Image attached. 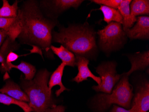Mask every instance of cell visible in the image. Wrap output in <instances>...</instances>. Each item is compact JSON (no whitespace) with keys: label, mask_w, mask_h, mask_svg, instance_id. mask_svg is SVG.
Here are the masks:
<instances>
[{"label":"cell","mask_w":149,"mask_h":112,"mask_svg":"<svg viewBox=\"0 0 149 112\" xmlns=\"http://www.w3.org/2000/svg\"><path fill=\"white\" fill-rule=\"evenodd\" d=\"M18 36L22 42L39 48L46 52L50 50L52 30L57 22L46 18L36 1L24 2L17 12Z\"/></svg>","instance_id":"cell-1"},{"label":"cell","mask_w":149,"mask_h":112,"mask_svg":"<svg viewBox=\"0 0 149 112\" xmlns=\"http://www.w3.org/2000/svg\"><path fill=\"white\" fill-rule=\"evenodd\" d=\"M52 36V41L61 44L76 56L87 58L97 52L95 32L87 23L80 26L61 27Z\"/></svg>","instance_id":"cell-2"},{"label":"cell","mask_w":149,"mask_h":112,"mask_svg":"<svg viewBox=\"0 0 149 112\" xmlns=\"http://www.w3.org/2000/svg\"><path fill=\"white\" fill-rule=\"evenodd\" d=\"M50 75L47 70H42L32 80L22 81L21 86L29 97V106L33 112H44L55 105L48 88Z\"/></svg>","instance_id":"cell-3"},{"label":"cell","mask_w":149,"mask_h":112,"mask_svg":"<svg viewBox=\"0 0 149 112\" xmlns=\"http://www.w3.org/2000/svg\"><path fill=\"white\" fill-rule=\"evenodd\" d=\"M134 96L133 87L129 82L128 76L123 74L110 94L101 93L96 96L93 100L94 106L100 112L108 109L112 104L130 109Z\"/></svg>","instance_id":"cell-4"},{"label":"cell","mask_w":149,"mask_h":112,"mask_svg":"<svg viewBox=\"0 0 149 112\" xmlns=\"http://www.w3.org/2000/svg\"><path fill=\"white\" fill-rule=\"evenodd\" d=\"M97 34L100 47L107 53L121 47L127 37L121 24L113 22L108 24L103 29L98 30Z\"/></svg>","instance_id":"cell-5"},{"label":"cell","mask_w":149,"mask_h":112,"mask_svg":"<svg viewBox=\"0 0 149 112\" xmlns=\"http://www.w3.org/2000/svg\"><path fill=\"white\" fill-rule=\"evenodd\" d=\"M116 66L115 62L108 61L101 64L96 68V72L100 76L101 82L99 85L93 86V90L106 94L111 93L122 76L117 74Z\"/></svg>","instance_id":"cell-6"},{"label":"cell","mask_w":149,"mask_h":112,"mask_svg":"<svg viewBox=\"0 0 149 112\" xmlns=\"http://www.w3.org/2000/svg\"><path fill=\"white\" fill-rule=\"evenodd\" d=\"M136 22L134 26L124 31L126 36L131 39H149V17H138Z\"/></svg>","instance_id":"cell-7"},{"label":"cell","mask_w":149,"mask_h":112,"mask_svg":"<svg viewBox=\"0 0 149 112\" xmlns=\"http://www.w3.org/2000/svg\"><path fill=\"white\" fill-rule=\"evenodd\" d=\"M131 107L134 112H147L149 109V82H143L134 95Z\"/></svg>","instance_id":"cell-8"},{"label":"cell","mask_w":149,"mask_h":112,"mask_svg":"<svg viewBox=\"0 0 149 112\" xmlns=\"http://www.w3.org/2000/svg\"><path fill=\"white\" fill-rule=\"evenodd\" d=\"M76 66H77L78 73L77 75L72 81L77 83L87 80L88 78H91L96 82L98 85L101 82V79L99 77L96 76L91 72L88 65L89 60L87 58L80 56H76Z\"/></svg>","instance_id":"cell-9"},{"label":"cell","mask_w":149,"mask_h":112,"mask_svg":"<svg viewBox=\"0 0 149 112\" xmlns=\"http://www.w3.org/2000/svg\"><path fill=\"white\" fill-rule=\"evenodd\" d=\"M0 93L6 94L21 101L26 103L30 102L26 94L17 83L10 80L7 81L6 85L0 89Z\"/></svg>","instance_id":"cell-10"},{"label":"cell","mask_w":149,"mask_h":112,"mask_svg":"<svg viewBox=\"0 0 149 112\" xmlns=\"http://www.w3.org/2000/svg\"><path fill=\"white\" fill-rule=\"evenodd\" d=\"M129 58L131 62V69L127 73H124L128 76L134 71L145 70L149 66V51H145L143 53L139 52L129 56Z\"/></svg>","instance_id":"cell-11"},{"label":"cell","mask_w":149,"mask_h":112,"mask_svg":"<svg viewBox=\"0 0 149 112\" xmlns=\"http://www.w3.org/2000/svg\"><path fill=\"white\" fill-rule=\"evenodd\" d=\"M65 65L63 63H62L58 68L56 69L54 72L51 75L49 81L48 82V86L50 92H52V88L55 86L58 85L60 87L58 90H56V97L60 96L64 91H69V89H67L62 83V79L63 75V71Z\"/></svg>","instance_id":"cell-12"},{"label":"cell","mask_w":149,"mask_h":112,"mask_svg":"<svg viewBox=\"0 0 149 112\" xmlns=\"http://www.w3.org/2000/svg\"><path fill=\"white\" fill-rule=\"evenodd\" d=\"M131 0H122L118 8L123 18V27L124 31L132 27L137 21V18H134L130 14V4Z\"/></svg>","instance_id":"cell-13"},{"label":"cell","mask_w":149,"mask_h":112,"mask_svg":"<svg viewBox=\"0 0 149 112\" xmlns=\"http://www.w3.org/2000/svg\"><path fill=\"white\" fill-rule=\"evenodd\" d=\"M50 49L61 60L65 65L74 67L76 66V56L72 52L63 46L56 47L51 45Z\"/></svg>","instance_id":"cell-14"},{"label":"cell","mask_w":149,"mask_h":112,"mask_svg":"<svg viewBox=\"0 0 149 112\" xmlns=\"http://www.w3.org/2000/svg\"><path fill=\"white\" fill-rule=\"evenodd\" d=\"M130 14L134 18L142 15H149V1L148 0H134L130 4Z\"/></svg>","instance_id":"cell-15"},{"label":"cell","mask_w":149,"mask_h":112,"mask_svg":"<svg viewBox=\"0 0 149 112\" xmlns=\"http://www.w3.org/2000/svg\"><path fill=\"white\" fill-rule=\"evenodd\" d=\"M100 10L104 15L103 20L108 24L110 23L116 22L123 24V18L118 9L104 6H100Z\"/></svg>","instance_id":"cell-16"},{"label":"cell","mask_w":149,"mask_h":112,"mask_svg":"<svg viewBox=\"0 0 149 112\" xmlns=\"http://www.w3.org/2000/svg\"><path fill=\"white\" fill-rule=\"evenodd\" d=\"M17 17L15 18H0V29L9 31L11 34L12 40L15 41L18 37Z\"/></svg>","instance_id":"cell-17"},{"label":"cell","mask_w":149,"mask_h":112,"mask_svg":"<svg viewBox=\"0 0 149 112\" xmlns=\"http://www.w3.org/2000/svg\"><path fill=\"white\" fill-rule=\"evenodd\" d=\"M7 65L10 70L12 68H16L22 71L25 75V80H32L36 75V67L25 61H22L18 65H15L12 63H9Z\"/></svg>","instance_id":"cell-18"},{"label":"cell","mask_w":149,"mask_h":112,"mask_svg":"<svg viewBox=\"0 0 149 112\" xmlns=\"http://www.w3.org/2000/svg\"><path fill=\"white\" fill-rule=\"evenodd\" d=\"M18 1H16L13 5L9 4L8 1L3 0V6L0 8V18H16L18 12Z\"/></svg>","instance_id":"cell-19"},{"label":"cell","mask_w":149,"mask_h":112,"mask_svg":"<svg viewBox=\"0 0 149 112\" xmlns=\"http://www.w3.org/2000/svg\"><path fill=\"white\" fill-rule=\"evenodd\" d=\"M12 41L13 40L8 37L0 49V63L1 64L0 70H2L3 71H10L9 66L7 64L6 59L7 56L10 51H12L13 49H15V48H10V44Z\"/></svg>","instance_id":"cell-20"},{"label":"cell","mask_w":149,"mask_h":112,"mask_svg":"<svg viewBox=\"0 0 149 112\" xmlns=\"http://www.w3.org/2000/svg\"><path fill=\"white\" fill-rule=\"evenodd\" d=\"M52 2L56 9L60 11H65L70 8L77 9L83 2L82 0H54Z\"/></svg>","instance_id":"cell-21"},{"label":"cell","mask_w":149,"mask_h":112,"mask_svg":"<svg viewBox=\"0 0 149 112\" xmlns=\"http://www.w3.org/2000/svg\"><path fill=\"white\" fill-rule=\"evenodd\" d=\"M0 103L3 104L7 106H10L12 104H15L21 108L24 112H33L28 104L16 100L11 97L3 93H0Z\"/></svg>","instance_id":"cell-22"},{"label":"cell","mask_w":149,"mask_h":112,"mask_svg":"<svg viewBox=\"0 0 149 112\" xmlns=\"http://www.w3.org/2000/svg\"><path fill=\"white\" fill-rule=\"evenodd\" d=\"M122 0H93L91 1L100 6H104L117 9L120 5Z\"/></svg>","instance_id":"cell-23"},{"label":"cell","mask_w":149,"mask_h":112,"mask_svg":"<svg viewBox=\"0 0 149 112\" xmlns=\"http://www.w3.org/2000/svg\"><path fill=\"white\" fill-rule=\"evenodd\" d=\"M9 37L12 40V35L9 31L0 29V47L2 45L6 38Z\"/></svg>","instance_id":"cell-24"},{"label":"cell","mask_w":149,"mask_h":112,"mask_svg":"<svg viewBox=\"0 0 149 112\" xmlns=\"http://www.w3.org/2000/svg\"><path fill=\"white\" fill-rule=\"evenodd\" d=\"M19 56H20L18 55L15 52L10 51L7 56L6 59L7 64L9 63H12L13 61H15L18 59Z\"/></svg>","instance_id":"cell-25"},{"label":"cell","mask_w":149,"mask_h":112,"mask_svg":"<svg viewBox=\"0 0 149 112\" xmlns=\"http://www.w3.org/2000/svg\"><path fill=\"white\" fill-rule=\"evenodd\" d=\"M44 112H65V108L63 106L54 105L53 106L46 109Z\"/></svg>","instance_id":"cell-26"},{"label":"cell","mask_w":149,"mask_h":112,"mask_svg":"<svg viewBox=\"0 0 149 112\" xmlns=\"http://www.w3.org/2000/svg\"><path fill=\"white\" fill-rule=\"evenodd\" d=\"M110 112H134V110L133 107H131L130 109H126L114 105Z\"/></svg>","instance_id":"cell-27"}]
</instances>
